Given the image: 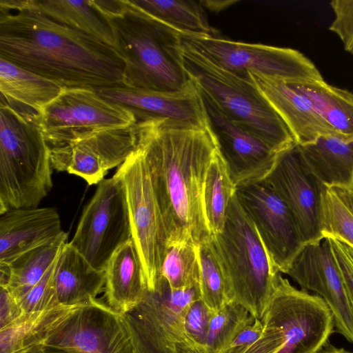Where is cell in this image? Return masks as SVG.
I'll return each instance as SVG.
<instances>
[{"label":"cell","instance_id":"6da1fadb","mask_svg":"<svg viewBox=\"0 0 353 353\" xmlns=\"http://www.w3.org/2000/svg\"><path fill=\"white\" fill-rule=\"evenodd\" d=\"M0 57L63 88L124 86L116 48L54 21L34 0H0Z\"/></svg>","mask_w":353,"mask_h":353},{"label":"cell","instance_id":"7a4b0ae2","mask_svg":"<svg viewBox=\"0 0 353 353\" xmlns=\"http://www.w3.org/2000/svg\"><path fill=\"white\" fill-rule=\"evenodd\" d=\"M137 128V145L149 168L168 248L208 240L203 188L219 152L210 129L160 117L138 119Z\"/></svg>","mask_w":353,"mask_h":353},{"label":"cell","instance_id":"3957f363","mask_svg":"<svg viewBox=\"0 0 353 353\" xmlns=\"http://www.w3.org/2000/svg\"><path fill=\"white\" fill-rule=\"evenodd\" d=\"M111 23L124 58V86L180 92L192 81L182 58L180 32L150 17L131 0H95Z\"/></svg>","mask_w":353,"mask_h":353},{"label":"cell","instance_id":"277c9868","mask_svg":"<svg viewBox=\"0 0 353 353\" xmlns=\"http://www.w3.org/2000/svg\"><path fill=\"white\" fill-rule=\"evenodd\" d=\"M52 168L38 114L18 111L1 97L0 214L37 208L52 189Z\"/></svg>","mask_w":353,"mask_h":353},{"label":"cell","instance_id":"5b68a950","mask_svg":"<svg viewBox=\"0 0 353 353\" xmlns=\"http://www.w3.org/2000/svg\"><path fill=\"white\" fill-rule=\"evenodd\" d=\"M263 330L251 344L226 353H318L334 332L332 313L324 300L298 290L278 273L260 319Z\"/></svg>","mask_w":353,"mask_h":353},{"label":"cell","instance_id":"8992f818","mask_svg":"<svg viewBox=\"0 0 353 353\" xmlns=\"http://www.w3.org/2000/svg\"><path fill=\"white\" fill-rule=\"evenodd\" d=\"M181 53L184 68L198 90L228 119L278 154L296 144L287 125L252 79L236 77L183 45Z\"/></svg>","mask_w":353,"mask_h":353},{"label":"cell","instance_id":"52a82bcc","mask_svg":"<svg viewBox=\"0 0 353 353\" xmlns=\"http://www.w3.org/2000/svg\"><path fill=\"white\" fill-rule=\"evenodd\" d=\"M210 241L226 277L231 301L260 319L274 292L278 272L235 193L222 232L211 235Z\"/></svg>","mask_w":353,"mask_h":353},{"label":"cell","instance_id":"ba28073f","mask_svg":"<svg viewBox=\"0 0 353 353\" xmlns=\"http://www.w3.org/2000/svg\"><path fill=\"white\" fill-rule=\"evenodd\" d=\"M180 37L183 46L242 79L250 80L249 73H255L286 81L323 80L314 63L294 49L234 41L219 34L198 36L180 33Z\"/></svg>","mask_w":353,"mask_h":353},{"label":"cell","instance_id":"9c48e42d","mask_svg":"<svg viewBox=\"0 0 353 353\" xmlns=\"http://www.w3.org/2000/svg\"><path fill=\"white\" fill-rule=\"evenodd\" d=\"M121 181L134 240L145 272L148 291L159 279L167 253L168 235L142 150L137 145L114 174Z\"/></svg>","mask_w":353,"mask_h":353},{"label":"cell","instance_id":"30bf717a","mask_svg":"<svg viewBox=\"0 0 353 353\" xmlns=\"http://www.w3.org/2000/svg\"><path fill=\"white\" fill-rule=\"evenodd\" d=\"M38 120L50 149L138 121L129 108L102 97L95 90L82 88H63L38 115Z\"/></svg>","mask_w":353,"mask_h":353},{"label":"cell","instance_id":"8fae6325","mask_svg":"<svg viewBox=\"0 0 353 353\" xmlns=\"http://www.w3.org/2000/svg\"><path fill=\"white\" fill-rule=\"evenodd\" d=\"M132 238L125 194L113 175L97 184L69 243L95 269L105 271L114 253Z\"/></svg>","mask_w":353,"mask_h":353},{"label":"cell","instance_id":"7c38bea8","mask_svg":"<svg viewBox=\"0 0 353 353\" xmlns=\"http://www.w3.org/2000/svg\"><path fill=\"white\" fill-rule=\"evenodd\" d=\"M41 344L70 353H139L127 315L97 299L77 305Z\"/></svg>","mask_w":353,"mask_h":353},{"label":"cell","instance_id":"4fadbf2b","mask_svg":"<svg viewBox=\"0 0 353 353\" xmlns=\"http://www.w3.org/2000/svg\"><path fill=\"white\" fill-rule=\"evenodd\" d=\"M200 299L199 284L172 290L160 277L155 288L126 314L139 353H185L183 317L190 304Z\"/></svg>","mask_w":353,"mask_h":353},{"label":"cell","instance_id":"5bb4252c","mask_svg":"<svg viewBox=\"0 0 353 353\" xmlns=\"http://www.w3.org/2000/svg\"><path fill=\"white\" fill-rule=\"evenodd\" d=\"M263 179L289 208L305 244L324 239L323 196L328 187L312 171L298 144L278 154Z\"/></svg>","mask_w":353,"mask_h":353},{"label":"cell","instance_id":"9a60e30c","mask_svg":"<svg viewBox=\"0 0 353 353\" xmlns=\"http://www.w3.org/2000/svg\"><path fill=\"white\" fill-rule=\"evenodd\" d=\"M235 195L274 269L285 274L305 245L289 208L263 179L236 186Z\"/></svg>","mask_w":353,"mask_h":353},{"label":"cell","instance_id":"2e32d148","mask_svg":"<svg viewBox=\"0 0 353 353\" xmlns=\"http://www.w3.org/2000/svg\"><path fill=\"white\" fill-rule=\"evenodd\" d=\"M285 274L324 300L336 332L353 343V307L329 239L305 243Z\"/></svg>","mask_w":353,"mask_h":353},{"label":"cell","instance_id":"e0dca14e","mask_svg":"<svg viewBox=\"0 0 353 353\" xmlns=\"http://www.w3.org/2000/svg\"><path fill=\"white\" fill-rule=\"evenodd\" d=\"M137 123L99 130L51 148L52 168L79 176L89 185L98 184L110 169L121 165L137 148Z\"/></svg>","mask_w":353,"mask_h":353},{"label":"cell","instance_id":"ac0fdd59","mask_svg":"<svg viewBox=\"0 0 353 353\" xmlns=\"http://www.w3.org/2000/svg\"><path fill=\"white\" fill-rule=\"evenodd\" d=\"M199 92L208 128L234 185L236 187L263 179L273 166L278 153L247 129L228 119L205 95Z\"/></svg>","mask_w":353,"mask_h":353},{"label":"cell","instance_id":"d6986e66","mask_svg":"<svg viewBox=\"0 0 353 353\" xmlns=\"http://www.w3.org/2000/svg\"><path fill=\"white\" fill-rule=\"evenodd\" d=\"M97 91L102 97L131 109L137 119L166 118L208 128L203 102L193 81L187 89L174 92L125 86L109 87Z\"/></svg>","mask_w":353,"mask_h":353},{"label":"cell","instance_id":"ffe728a7","mask_svg":"<svg viewBox=\"0 0 353 353\" xmlns=\"http://www.w3.org/2000/svg\"><path fill=\"white\" fill-rule=\"evenodd\" d=\"M63 232L60 216L54 208L6 211L0 217V264L10 263Z\"/></svg>","mask_w":353,"mask_h":353},{"label":"cell","instance_id":"44dd1931","mask_svg":"<svg viewBox=\"0 0 353 353\" xmlns=\"http://www.w3.org/2000/svg\"><path fill=\"white\" fill-rule=\"evenodd\" d=\"M254 83L279 114L296 144L306 145L325 136L335 137L310 103L286 80L249 73Z\"/></svg>","mask_w":353,"mask_h":353},{"label":"cell","instance_id":"7402d4cb","mask_svg":"<svg viewBox=\"0 0 353 353\" xmlns=\"http://www.w3.org/2000/svg\"><path fill=\"white\" fill-rule=\"evenodd\" d=\"M106 303L126 314L144 299L148 288L139 254L131 238L112 256L105 270Z\"/></svg>","mask_w":353,"mask_h":353},{"label":"cell","instance_id":"603a6c76","mask_svg":"<svg viewBox=\"0 0 353 353\" xmlns=\"http://www.w3.org/2000/svg\"><path fill=\"white\" fill-rule=\"evenodd\" d=\"M54 284L59 305H82L97 299L104 291L105 274L93 268L67 242L58 258Z\"/></svg>","mask_w":353,"mask_h":353},{"label":"cell","instance_id":"cb8c5ba5","mask_svg":"<svg viewBox=\"0 0 353 353\" xmlns=\"http://www.w3.org/2000/svg\"><path fill=\"white\" fill-rule=\"evenodd\" d=\"M63 88L0 57L1 97L12 108L39 115Z\"/></svg>","mask_w":353,"mask_h":353},{"label":"cell","instance_id":"d4e9b609","mask_svg":"<svg viewBox=\"0 0 353 353\" xmlns=\"http://www.w3.org/2000/svg\"><path fill=\"white\" fill-rule=\"evenodd\" d=\"M310 103L336 137L353 140V93L321 81H288Z\"/></svg>","mask_w":353,"mask_h":353},{"label":"cell","instance_id":"484cf974","mask_svg":"<svg viewBox=\"0 0 353 353\" xmlns=\"http://www.w3.org/2000/svg\"><path fill=\"white\" fill-rule=\"evenodd\" d=\"M299 145L312 171L325 185L353 188V140L325 136Z\"/></svg>","mask_w":353,"mask_h":353},{"label":"cell","instance_id":"4316f807","mask_svg":"<svg viewBox=\"0 0 353 353\" xmlns=\"http://www.w3.org/2000/svg\"><path fill=\"white\" fill-rule=\"evenodd\" d=\"M68 233L16 258L9 264H0V286L8 288L19 301L44 276L67 243Z\"/></svg>","mask_w":353,"mask_h":353},{"label":"cell","instance_id":"83f0119b","mask_svg":"<svg viewBox=\"0 0 353 353\" xmlns=\"http://www.w3.org/2000/svg\"><path fill=\"white\" fill-rule=\"evenodd\" d=\"M34 1L37 7L54 21L90 35L118 50L113 28L99 10L95 0Z\"/></svg>","mask_w":353,"mask_h":353},{"label":"cell","instance_id":"f1b7e54d","mask_svg":"<svg viewBox=\"0 0 353 353\" xmlns=\"http://www.w3.org/2000/svg\"><path fill=\"white\" fill-rule=\"evenodd\" d=\"M76 306L59 305L42 312L24 313L0 329V353H18L41 344L50 331Z\"/></svg>","mask_w":353,"mask_h":353},{"label":"cell","instance_id":"f546056e","mask_svg":"<svg viewBox=\"0 0 353 353\" xmlns=\"http://www.w3.org/2000/svg\"><path fill=\"white\" fill-rule=\"evenodd\" d=\"M150 17L181 34L210 36L219 34L207 19L199 1L184 0H131Z\"/></svg>","mask_w":353,"mask_h":353},{"label":"cell","instance_id":"4dcf8cb0","mask_svg":"<svg viewBox=\"0 0 353 353\" xmlns=\"http://www.w3.org/2000/svg\"><path fill=\"white\" fill-rule=\"evenodd\" d=\"M235 190L219 151L209 166L203 188V209L211 235L222 232Z\"/></svg>","mask_w":353,"mask_h":353},{"label":"cell","instance_id":"1f68e13d","mask_svg":"<svg viewBox=\"0 0 353 353\" xmlns=\"http://www.w3.org/2000/svg\"><path fill=\"white\" fill-rule=\"evenodd\" d=\"M200 299L213 312L231 302L229 285L210 239L196 245Z\"/></svg>","mask_w":353,"mask_h":353},{"label":"cell","instance_id":"d6a6232c","mask_svg":"<svg viewBox=\"0 0 353 353\" xmlns=\"http://www.w3.org/2000/svg\"><path fill=\"white\" fill-rule=\"evenodd\" d=\"M255 319L247 309L234 301L214 312L210 322L205 353H225L240 332Z\"/></svg>","mask_w":353,"mask_h":353},{"label":"cell","instance_id":"836d02e7","mask_svg":"<svg viewBox=\"0 0 353 353\" xmlns=\"http://www.w3.org/2000/svg\"><path fill=\"white\" fill-rule=\"evenodd\" d=\"M160 277L168 282L172 290H184L198 285L199 267L196 245L184 243L169 247Z\"/></svg>","mask_w":353,"mask_h":353},{"label":"cell","instance_id":"e575fe53","mask_svg":"<svg viewBox=\"0 0 353 353\" xmlns=\"http://www.w3.org/2000/svg\"><path fill=\"white\" fill-rule=\"evenodd\" d=\"M323 235L353 248V216L329 187L323 196Z\"/></svg>","mask_w":353,"mask_h":353},{"label":"cell","instance_id":"d590c367","mask_svg":"<svg viewBox=\"0 0 353 353\" xmlns=\"http://www.w3.org/2000/svg\"><path fill=\"white\" fill-rule=\"evenodd\" d=\"M213 313L200 299L194 300L188 307L183 317L185 353H205Z\"/></svg>","mask_w":353,"mask_h":353},{"label":"cell","instance_id":"8d00e7d4","mask_svg":"<svg viewBox=\"0 0 353 353\" xmlns=\"http://www.w3.org/2000/svg\"><path fill=\"white\" fill-rule=\"evenodd\" d=\"M59 256L41 279L19 301L23 313L42 312L61 305L58 302L54 284Z\"/></svg>","mask_w":353,"mask_h":353},{"label":"cell","instance_id":"74e56055","mask_svg":"<svg viewBox=\"0 0 353 353\" xmlns=\"http://www.w3.org/2000/svg\"><path fill=\"white\" fill-rule=\"evenodd\" d=\"M334 18L329 30L341 39L346 51L353 54V0L330 2Z\"/></svg>","mask_w":353,"mask_h":353},{"label":"cell","instance_id":"f35d334b","mask_svg":"<svg viewBox=\"0 0 353 353\" xmlns=\"http://www.w3.org/2000/svg\"><path fill=\"white\" fill-rule=\"evenodd\" d=\"M343 278L353 307V248L342 241L327 237Z\"/></svg>","mask_w":353,"mask_h":353},{"label":"cell","instance_id":"ab89813d","mask_svg":"<svg viewBox=\"0 0 353 353\" xmlns=\"http://www.w3.org/2000/svg\"><path fill=\"white\" fill-rule=\"evenodd\" d=\"M23 314L19 301L8 288L0 286V329L9 325Z\"/></svg>","mask_w":353,"mask_h":353},{"label":"cell","instance_id":"60d3db41","mask_svg":"<svg viewBox=\"0 0 353 353\" xmlns=\"http://www.w3.org/2000/svg\"><path fill=\"white\" fill-rule=\"evenodd\" d=\"M262 330L263 324L261 319H256L252 323L247 325L240 332L231 343L226 352L251 344L260 336Z\"/></svg>","mask_w":353,"mask_h":353},{"label":"cell","instance_id":"b9f144b4","mask_svg":"<svg viewBox=\"0 0 353 353\" xmlns=\"http://www.w3.org/2000/svg\"><path fill=\"white\" fill-rule=\"evenodd\" d=\"M330 189L353 216V188L331 187Z\"/></svg>","mask_w":353,"mask_h":353},{"label":"cell","instance_id":"7bdbcfd3","mask_svg":"<svg viewBox=\"0 0 353 353\" xmlns=\"http://www.w3.org/2000/svg\"><path fill=\"white\" fill-rule=\"evenodd\" d=\"M203 8H208L212 12H219L226 8L229 7L232 4L235 3L237 1L231 0H212V1H199Z\"/></svg>","mask_w":353,"mask_h":353},{"label":"cell","instance_id":"ee69618b","mask_svg":"<svg viewBox=\"0 0 353 353\" xmlns=\"http://www.w3.org/2000/svg\"><path fill=\"white\" fill-rule=\"evenodd\" d=\"M18 353H70L64 350L38 344L25 349Z\"/></svg>","mask_w":353,"mask_h":353},{"label":"cell","instance_id":"f6af8a7d","mask_svg":"<svg viewBox=\"0 0 353 353\" xmlns=\"http://www.w3.org/2000/svg\"><path fill=\"white\" fill-rule=\"evenodd\" d=\"M318 353H353L343 348H338L327 343Z\"/></svg>","mask_w":353,"mask_h":353}]
</instances>
